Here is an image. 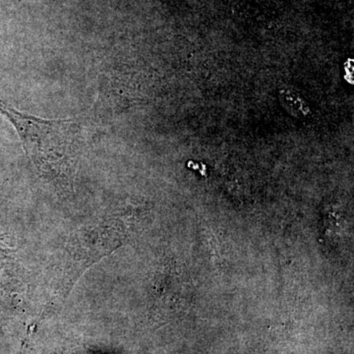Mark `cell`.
Instances as JSON below:
<instances>
[{
	"label": "cell",
	"mask_w": 354,
	"mask_h": 354,
	"mask_svg": "<svg viewBox=\"0 0 354 354\" xmlns=\"http://www.w3.org/2000/svg\"><path fill=\"white\" fill-rule=\"evenodd\" d=\"M0 113L12 123L27 155L41 171L57 174L75 158L81 127L72 120H48L21 113L0 100Z\"/></svg>",
	"instance_id": "cell-1"
},
{
	"label": "cell",
	"mask_w": 354,
	"mask_h": 354,
	"mask_svg": "<svg viewBox=\"0 0 354 354\" xmlns=\"http://www.w3.org/2000/svg\"><path fill=\"white\" fill-rule=\"evenodd\" d=\"M3 239V235H0V241ZM0 245H3V243H1V241H0Z\"/></svg>",
	"instance_id": "cell-2"
}]
</instances>
